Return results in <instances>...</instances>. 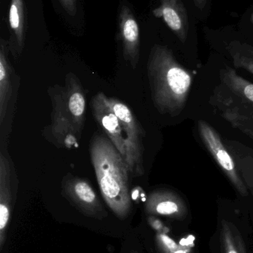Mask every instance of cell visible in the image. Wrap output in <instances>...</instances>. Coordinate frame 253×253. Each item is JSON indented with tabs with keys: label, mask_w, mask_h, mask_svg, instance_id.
<instances>
[{
	"label": "cell",
	"mask_w": 253,
	"mask_h": 253,
	"mask_svg": "<svg viewBox=\"0 0 253 253\" xmlns=\"http://www.w3.org/2000/svg\"><path fill=\"white\" fill-rule=\"evenodd\" d=\"M89 153L104 201L117 218L126 219L132 209V176L126 159L109 138L98 132L91 139Z\"/></svg>",
	"instance_id": "1"
},
{
	"label": "cell",
	"mask_w": 253,
	"mask_h": 253,
	"mask_svg": "<svg viewBox=\"0 0 253 253\" xmlns=\"http://www.w3.org/2000/svg\"><path fill=\"white\" fill-rule=\"evenodd\" d=\"M152 99L163 115L177 117L187 104L193 77L166 46H153L147 62Z\"/></svg>",
	"instance_id": "2"
},
{
	"label": "cell",
	"mask_w": 253,
	"mask_h": 253,
	"mask_svg": "<svg viewBox=\"0 0 253 253\" xmlns=\"http://www.w3.org/2000/svg\"><path fill=\"white\" fill-rule=\"evenodd\" d=\"M209 104L233 127L253 140V83L231 67L221 68Z\"/></svg>",
	"instance_id": "3"
},
{
	"label": "cell",
	"mask_w": 253,
	"mask_h": 253,
	"mask_svg": "<svg viewBox=\"0 0 253 253\" xmlns=\"http://www.w3.org/2000/svg\"><path fill=\"white\" fill-rule=\"evenodd\" d=\"M114 114L118 117L126 142V163L133 178L145 173L144 165V138L146 131L140 124L132 110L117 98L108 97Z\"/></svg>",
	"instance_id": "4"
},
{
	"label": "cell",
	"mask_w": 253,
	"mask_h": 253,
	"mask_svg": "<svg viewBox=\"0 0 253 253\" xmlns=\"http://www.w3.org/2000/svg\"><path fill=\"white\" fill-rule=\"evenodd\" d=\"M62 194L82 214L96 219L108 215L96 192L86 178L68 173L61 183Z\"/></svg>",
	"instance_id": "5"
},
{
	"label": "cell",
	"mask_w": 253,
	"mask_h": 253,
	"mask_svg": "<svg viewBox=\"0 0 253 253\" xmlns=\"http://www.w3.org/2000/svg\"><path fill=\"white\" fill-rule=\"evenodd\" d=\"M199 132L205 147L235 189L241 196H248V188L238 172L233 156L226 148L218 132L203 120L199 121Z\"/></svg>",
	"instance_id": "6"
},
{
	"label": "cell",
	"mask_w": 253,
	"mask_h": 253,
	"mask_svg": "<svg viewBox=\"0 0 253 253\" xmlns=\"http://www.w3.org/2000/svg\"><path fill=\"white\" fill-rule=\"evenodd\" d=\"M18 178L7 148L0 151V251L7 238V227L17 197Z\"/></svg>",
	"instance_id": "7"
},
{
	"label": "cell",
	"mask_w": 253,
	"mask_h": 253,
	"mask_svg": "<svg viewBox=\"0 0 253 253\" xmlns=\"http://www.w3.org/2000/svg\"><path fill=\"white\" fill-rule=\"evenodd\" d=\"M51 100V123L49 126L53 142L58 147H77L81 139L67 111L64 100L63 87L56 85L49 89Z\"/></svg>",
	"instance_id": "8"
},
{
	"label": "cell",
	"mask_w": 253,
	"mask_h": 253,
	"mask_svg": "<svg viewBox=\"0 0 253 253\" xmlns=\"http://www.w3.org/2000/svg\"><path fill=\"white\" fill-rule=\"evenodd\" d=\"M9 42L0 44V126L2 130L11 122L19 88V77L8 59Z\"/></svg>",
	"instance_id": "9"
},
{
	"label": "cell",
	"mask_w": 253,
	"mask_h": 253,
	"mask_svg": "<svg viewBox=\"0 0 253 253\" xmlns=\"http://www.w3.org/2000/svg\"><path fill=\"white\" fill-rule=\"evenodd\" d=\"M91 106L95 121L99 124L122 156L126 157L124 134L120 120L111 108L108 97L102 92H99L92 98Z\"/></svg>",
	"instance_id": "10"
},
{
	"label": "cell",
	"mask_w": 253,
	"mask_h": 253,
	"mask_svg": "<svg viewBox=\"0 0 253 253\" xmlns=\"http://www.w3.org/2000/svg\"><path fill=\"white\" fill-rule=\"evenodd\" d=\"M145 212L147 215H161L181 221L187 218L188 208L178 193L169 189H157L147 197Z\"/></svg>",
	"instance_id": "11"
},
{
	"label": "cell",
	"mask_w": 253,
	"mask_h": 253,
	"mask_svg": "<svg viewBox=\"0 0 253 253\" xmlns=\"http://www.w3.org/2000/svg\"><path fill=\"white\" fill-rule=\"evenodd\" d=\"M119 26L123 57L135 69L140 59L139 26L132 10L126 4L120 9Z\"/></svg>",
	"instance_id": "12"
},
{
	"label": "cell",
	"mask_w": 253,
	"mask_h": 253,
	"mask_svg": "<svg viewBox=\"0 0 253 253\" xmlns=\"http://www.w3.org/2000/svg\"><path fill=\"white\" fill-rule=\"evenodd\" d=\"M63 96L67 111L79 136L81 138L85 124L86 95L80 80L72 73L68 74L65 78Z\"/></svg>",
	"instance_id": "13"
},
{
	"label": "cell",
	"mask_w": 253,
	"mask_h": 253,
	"mask_svg": "<svg viewBox=\"0 0 253 253\" xmlns=\"http://www.w3.org/2000/svg\"><path fill=\"white\" fill-rule=\"evenodd\" d=\"M153 13L156 17L164 20L181 42H186L190 23L187 8L182 0H160V6L153 10Z\"/></svg>",
	"instance_id": "14"
},
{
	"label": "cell",
	"mask_w": 253,
	"mask_h": 253,
	"mask_svg": "<svg viewBox=\"0 0 253 253\" xmlns=\"http://www.w3.org/2000/svg\"><path fill=\"white\" fill-rule=\"evenodd\" d=\"M25 25L24 0H11L9 10V25L11 31L9 48L14 56H19L23 50Z\"/></svg>",
	"instance_id": "15"
},
{
	"label": "cell",
	"mask_w": 253,
	"mask_h": 253,
	"mask_svg": "<svg viewBox=\"0 0 253 253\" xmlns=\"http://www.w3.org/2000/svg\"><path fill=\"white\" fill-rule=\"evenodd\" d=\"M220 241L223 253H247L239 230L226 220L221 221Z\"/></svg>",
	"instance_id": "16"
},
{
	"label": "cell",
	"mask_w": 253,
	"mask_h": 253,
	"mask_svg": "<svg viewBox=\"0 0 253 253\" xmlns=\"http://www.w3.org/2000/svg\"><path fill=\"white\" fill-rule=\"evenodd\" d=\"M235 68L245 70L253 75V45L233 41L227 47Z\"/></svg>",
	"instance_id": "17"
},
{
	"label": "cell",
	"mask_w": 253,
	"mask_h": 253,
	"mask_svg": "<svg viewBox=\"0 0 253 253\" xmlns=\"http://www.w3.org/2000/svg\"><path fill=\"white\" fill-rule=\"evenodd\" d=\"M155 244L159 253H175L181 247L165 233H156Z\"/></svg>",
	"instance_id": "18"
},
{
	"label": "cell",
	"mask_w": 253,
	"mask_h": 253,
	"mask_svg": "<svg viewBox=\"0 0 253 253\" xmlns=\"http://www.w3.org/2000/svg\"><path fill=\"white\" fill-rule=\"evenodd\" d=\"M147 221L150 227L155 230L156 233H165L168 234L170 232V230L168 228L165 224L162 222L161 220L159 219L155 215H148L147 216Z\"/></svg>",
	"instance_id": "19"
},
{
	"label": "cell",
	"mask_w": 253,
	"mask_h": 253,
	"mask_svg": "<svg viewBox=\"0 0 253 253\" xmlns=\"http://www.w3.org/2000/svg\"><path fill=\"white\" fill-rule=\"evenodd\" d=\"M65 11L71 16H75L77 11V0H59Z\"/></svg>",
	"instance_id": "20"
},
{
	"label": "cell",
	"mask_w": 253,
	"mask_h": 253,
	"mask_svg": "<svg viewBox=\"0 0 253 253\" xmlns=\"http://www.w3.org/2000/svg\"><path fill=\"white\" fill-rule=\"evenodd\" d=\"M194 1L195 5L200 9V10H203L205 7H206V4H207L208 0H193Z\"/></svg>",
	"instance_id": "21"
},
{
	"label": "cell",
	"mask_w": 253,
	"mask_h": 253,
	"mask_svg": "<svg viewBox=\"0 0 253 253\" xmlns=\"http://www.w3.org/2000/svg\"><path fill=\"white\" fill-rule=\"evenodd\" d=\"M175 253H192L191 248L189 247L183 246L181 245V248L177 251Z\"/></svg>",
	"instance_id": "22"
},
{
	"label": "cell",
	"mask_w": 253,
	"mask_h": 253,
	"mask_svg": "<svg viewBox=\"0 0 253 253\" xmlns=\"http://www.w3.org/2000/svg\"><path fill=\"white\" fill-rule=\"evenodd\" d=\"M251 20H252V22L253 23V13L252 14V16H251Z\"/></svg>",
	"instance_id": "23"
},
{
	"label": "cell",
	"mask_w": 253,
	"mask_h": 253,
	"mask_svg": "<svg viewBox=\"0 0 253 253\" xmlns=\"http://www.w3.org/2000/svg\"><path fill=\"white\" fill-rule=\"evenodd\" d=\"M129 253H138L136 252V251H132V252H130Z\"/></svg>",
	"instance_id": "24"
}]
</instances>
